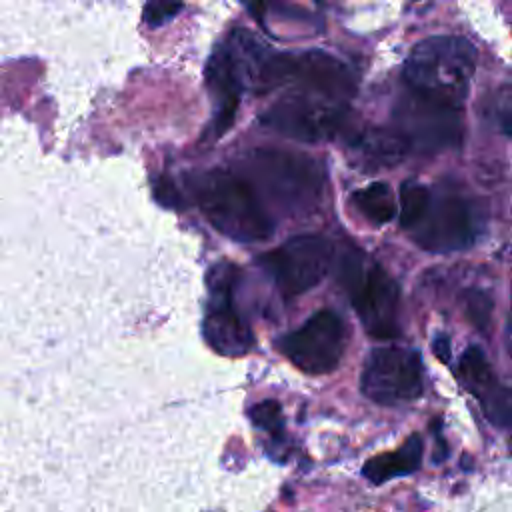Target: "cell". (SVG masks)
<instances>
[{"instance_id": "cell-1", "label": "cell", "mask_w": 512, "mask_h": 512, "mask_svg": "<svg viewBox=\"0 0 512 512\" xmlns=\"http://www.w3.org/2000/svg\"><path fill=\"white\" fill-rule=\"evenodd\" d=\"M186 184L202 216L230 240L250 244L274 234L272 216L244 176L210 168L188 174Z\"/></svg>"}, {"instance_id": "cell-2", "label": "cell", "mask_w": 512, "mask_h": 512, "mask_svg": "<svg viewBox=\"0 0 512 512\" xmlns=\"http://www.w3.org/2000/svg\"><path fill=\"white\" fill-rule=\"evenodd\" d=\"M242 164L256 194L282 214H308L322 200L324 168L308 154L256 148Z\"/></svg>"}, {"instance_id": "cell-3", "label": "cell", "mask_w": 512, "mask_h": 512, "mask_svg": "<svg viewBox=\"0 0 512 512\" xmlns=\"http://www.w3.org/2000/svg\"><path fill=\"white\" fill-rule=\"evenodd\" d=\"M474 70L476 48L466 38L430 36L414 44L402 76L410 92L460 110Z\"/></svg>"}, {"instance_id": "cell-4", "label": "cell", "mask_w": 512, "mask_h": 512, "mask_svg": "<svg viewBox=\"0 0 512 512\" xmlns=\"http://www.w3.org/2000/svg\"><path fill=\"white\" fill-rule=\"evenodd\" d=\"M280 86H292L348 104L356 92V78L346 62L324 50L300 54L268 52L256 70L252 90L266 94Z\"/></svg>"}, {"instance_id": "cell-5", "label": "cell", "mask_w": 512, "mask_h": 512, "mask_svg": "<svg viewBox=\"0 0 512 512\" xmlns=\"http://www.w3.org/2000/svg\"><path fill=\"white\" fill-rule=\"evenodd\" d=\"M340 282L356 316L372 338L388 340L400 334V288L382 266L366 258L360 250H350L340 264Z\"/></svg>"}, {"instance_id": "cell-6", "label": "cell", "mask_w": 512, "mask_h": 512, "mask_svg": "<svg viewBox=\"0 0 512 512\" xmlns=\"http://www.w3.org/2000/svg\"><path fill=\"white\" fill-rule=\"evenodd\" d=\"M484 228V208L458 188H430L422 220L410 230L414 242L428 252H456L472 246Z\"/></svg>"}, {"instance_id": "cell-7", "label": "cell", "mask_w": 512, "mask_h": 512, "mask_svg": "<svg viewBox=\"0 0 512 512\" xmlns=\"http://www.w3.org/2000/svg\"><path fill=\"white\" fill-rule=\"evenodd\" d=\"M348 104L314 92L292 88L268 106L260 124L298 142L330 140L344 124Z\"/></svg>"}, {"instance_id": "cell-8", "label": "cell", "mask_w": 512, "mask_h": 512, "mask_svg": "<svg viewBox=\"0 0 512 512\" xmlns=\"http://www.w3.org/2000/svg\"><path fill=\"white\" fill-rule=\"evenodd\" d=\"M334 248L320 234H298L260 256V266L270 274L284 298H294L314 288L328 272Z\"/></svg>"}, {"instance_id": "cell-9", "label": "cell", "mask_w": 512, "mask_h": 512, "mask_svg": "<svg viewBox=\"0 0 512 512\" xmlns=\"http://www.w3.org/2000/svg\"><path fill=\"white\" fill-rule=\"evenodd\" d=\"M238 268L230 262H218L208 270V308L202 322L206 344L224 356H242L254 346L248 324L234 308V286Z\"/></svg>"}, {"instance_id": "cell-10", "label": "cell", "mask_w": 512, "mask_h": 512, "mask_svg": "<svg viewBox=\"0 0 512 512\" xmlns=\"http://www.w3.org/2000/svg\"><path fill=\"white\" fill-rule=\"evenodd\" d=\"M394 128L404 136L410 152L418 154L442 152L462 142L460 110L410 90L394 106Z\"/></svg>"}, {"instance_id": "cell-11", "label": "cell", "mask_w": 512, "mask_h": 512, "mask_svg": "<svg viewBox=\"0 0 512 512\" xmlns=\"http://www.w3.org/2000/svg\"><path fill=\"white\" fill-rule=\"evenodd\" d=\"M362 394L380 406H398L420 398L422 360L416 350L400 346L374 348L360 376Z\"/></svg>"}, {"instance_id": "cell-12", "label": "cell", "mask_w": 512, "mask_h": 512, "mask_svg": "<svg viewBox=\"0 0 512 512\" xmlns=\"http://www.w3.org/2000/svg\"><path fill=\"white\" fill-rule=\"evenodd\" d=\"M346 326L332 310L314 312L300 328L284 334L278 350L304 374H330L346 350Z\"/></svg>"}, {"instance_id": "cell-13", "label": "cell", "mask_w": 512, "mask_h": 512, "mask_svg": "<svg viewBox=\"0 0 512 512\" xmlns=\"http://www.w3.org/2000/svg\"><path fill=\"white\" fill-rule=\"evenodd\" d=\"M206 86L214 100V116L208 126L212 138L222 136L234 122L240 94L248 86V66L236 44L228 38L206 62Z\"/></svg>"}, {"instance_id": "cell-14", "label": "cell", "mask_w": 512, "mask_h": 512, "mask_svg": "<svg viewBox=\"0 0 512 512\" xmlns=\"http://www.w3.org/2000/svg\"><path fill=\"white\" fill-rule=\"evenodd\" d=\"M458 378L464 388L480 402L484 416L498 428L504 424L508 386L492 372L484 352L478 346H468L458 362Z\"/></svg>"}, {"instance_id": "cell-15", "label": "cell", "mask_w": 512, "mask_h": 512, "mask_svg": "<svg viewBox=\"0 0 512 512\" xmlns=\"http://www.w3.org/2000/svg\"><path fill=\"white\" fill-rule=\"evenodd\" d=\"M348 146L368 168H388L398 164L408 152V142L396 128L370 126L356 132Z\"/></svg>"}, {"instance_id": "cell-16", "label": "cell", "mask_w": 512, "mask_h": 512, "mask_svg": "<svg viewBox=\"0 0 512 512\" xmlns=\"http://www.w3.org/2000/svg\"><path fill=\"white\" fill-rule=\"evenodd\" d=\"M424 444L420 434H410L404 444L392 452H382L362 466V476L372 484H384L396 476L412 474L422 464Z\"/></svg>"}, {"instance_id": "cell-17", "label": "cell", "mask_w": 512, "mask_h": 512, "mask_svg": "<svg viewBox=\"0 0 512 512\" xmlns=\"http://www.w3.org/2000/svg\"><path fill=\"white\" fill-rule=\"evenodd\" d=\"M352 202L366 220L378 226L388 224L396 216L394 194L386 182H370L358 188L352 192Z\"/></svg>"}, {"instance_id": "cell-18", "label": "cell", "mask_w": 512, "mask_h": 512, "mask_svg": "<svg viewBox=\"0 0 512 512\" xmlns=\"http://www.w3.org/2000/svg\"><path fill=\"white\" fill-rule=\"evenodd\" d=\"M400 226L412 230L424 216L430 202V188L418 180H404L400 184Z\"/></svg>"}, {"instance_id": "cell-19", "label": "cell", "mask_w": 512, "mask_h": 512, "mask_svg": "<svg viewBox=\"0 0 512 512\" xmlns=\"http://www.w3.org/2000/svg\"><path fill=\"white\" fill-rule=\"evenodd\" d=\"M250 420L256 428L268 432L274 440L284 436V416L276 400H262L250 408Z\"/></svg>"}, {"instance_id": "cell-20", "label": "cell", "mask_w": 512, "mask_h": 512, "mask_svg": "<svg viewBox=\"0 0 512 512\" xmlns=\"http://www.w3.org/2000/svg\"><path fill=\"white\" fill-rule=\"evenodd\" d=\"M488 116L492 124L512 138V84H502L488 102Z\"/></svg>"}, {"instance_id": "cell-21", "label": "cell", "mask_w": 512, "mask_h": 512, "mask_svg": "<svg viewBox=\"0 0 512 512\" xmlns=\"http://www.w3.org/2000/svg\"><path fill=\"white\" fill-rule=\"evenodd\" d=\"M464 308H466V316L468 320L480 330L486 332L490 328V320H492V300L486 292L482 290H468L466 300H464Z\"/></svg>"}, {"instance_id": "cell-22", "label": "cell", "mask_w": 512, "mask_h": 512, "mask_svg": "<svg viewBox=\"0 0 512 512\" xmlns=\"http://www.w3.org/2000/svg\"><path fill=\"white\" fill-rule=\"evenodd\" d=\"M182 10V4L176 2H148L142 10V18L148 26H160L174 18Z\"/></svg>"}, {"instance_id": "cell-23", "label": "cell", "mask_w": 512, "mask_h": 512, "mask_svg": "<svg viewBox=\"0 0 512 512\" xmlns=\"http://www.w3.org/2000/svg\"><path fill=\"white\" fill-rule=\"evenodd\" d=\"M154 194H156V200H158L160 204H164V206H170V208L180 206V198H178L176 186H174L168 178H164V176H160V178L156 180V184H154Z\"/></svg>"}, {"instance_id": "cell-24", "label": "cell", "mask_w": 512, "mask_h": 512, "mask_svg": "<svg viewBox=\"0 0 512 512\" xmlns=\"http://www.w3.org/2000/svg\"><path fill=\"white\" fill-rule=\"evenodd\" d=\"M432 348H434L436 356H438L442 362H448V358H450V340H448L444 334L436 336Z\"/></svg>"}, {"instance_id": "cell-25", "label": "cell", "mask_w": 512, "mask_h": 512, "mask_svg": "<svg viewBox=\"0 0 512 512\" xmlns=\"http://www.w3.org/2000/svg\"><path fill=\"white\" fill-rule=\"evenodd\" d=\"M512 434V386H508V404H506V416H504V426Z\"/></svg>"}, {"instance_id": "cell-26", "label": "cell", "mask_w": 512, "mask_h": 512, "mask_svg": "<svg viewBox=\"0 0 512 512\" xmlns=\"http://www.w3.org/2000/svg\"><path fill=\"white\" fill-rule=\"evenodd\" d=\"M506 346H508V352L512 356V312H510V318H508V324H506Z\"/></svg>"}]
</instances>
